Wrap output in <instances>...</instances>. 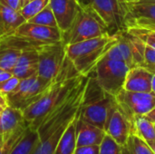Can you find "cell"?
Segmentation results:
<instances>
[{
	"label": "cell",
	"instance_id": "1",
	"mask_svg": "<svg viewBox=\"0 0 155 154\" xmlns=\"http://www.w3.org/2000/svg\"><path fill=\"white\" fill-rule=\"evenodd\" d=\"M83 77L67 57L62 70L52 80L41 98L23 111L25 120L29 123V127L36 131L44 119L68 97Z\"/></svg>",
	"mask_w": 155,
	"mask_h": 154
},
{
	"label": "cell",
	"instance_id": "2",
	"mask_svg": "<svg viewBox=\"0 0 155 154\" xmlns=\"http://www.w3.org/2000/svg\"><path fill=\"white\" fill-rule=\"evenodd\" d=\"M116 105L115 97L101 88L92 73L89 75L80 109V119L105 131Z\"/></svg>",
	"mask_w": 155,
	"mask_h": 154
},
{
	"label": "cell",
	"instance_id": "3",
	"mask_svg": "<svg viewBox=\"0 0 155 154\" xmlns=\"http://www.w3.org/2000/svg\"><path fill=\"white\" fill-rule=\"evenodd\" d=\"M116 36L105 34L79 43L65 44L67 57L79 74L89 76L108 50L116 43Z\"/></svg>",
	"mask_w": 155,
	"mask_h": 154
},
{
	"label": "cell",
	"instance_id": "4",
	"mask_svg": "<svg viewBox=\"0 0 155 154\" xmlns=\"http://www.w3.org/2000/svg\"><path fill=\"white\" fill-rule=\"evenodd\" d=\"M129 70L130 66L124 59L115 43L98 63L93 74L101 88L115 96L124 89Z\"/></svg>",
	"mask_w": 155,
	"mask_h": 154
},
{
	"label": "cell",
	"instance_id": "5",
	"mask_svg": "<svg viewBox=\"0 0 155 154\" xmlns=\"http://www.w3.org/2000/svg\"><path fill=\"white\" fill-rule=\"evenodd\" d=\"M74 21L70 28L62 34L63 42L65 44H72L88 39L111 34L99 15L89 4H81Z\"/></svg>",
	"mask_w": 155,
	"mask_h": 154
},
{
	"label": "cell",
	"instance_id": "6",
	"mask_svg": "<svg viewBox=\"0 0 155 154\" xmlns=\"http://www.w3.org/2000/svg\"><path fill=\"white\" fill-rule=\"evenodd\" d=\"M51 82L38 75L20 80L16 87L6 94L8 105L23 112L41 98Z\"/></svg>",
	"mask_w": 155,
	"mask_h": 154
},
{
	"label": "cell",
	"instance_id": "7",
	"mask_svg": "<svg viewBox=\"0 0 155 154\" xmlns=\"http://www.w3.org/2000/svg\"><path fill=\"white\" fill-rule=\"evenodd\" d=\"M38 76L47 81L54 80L63 68L67 58L65 44L61 42L44 44L37 49Z\"/></svg>",
	"mask_w": 155,
	"mask_h": 154
},
{
	"label": "cell",
	"instance_id": "8",
	"mask_svg": "<svg viewBox=\"0 0 155 154\" xmlns=\"http://www.w3.org/2000/svg\"><path fill=\"white\" fill-rule=\"evenodd\" d=\"M114 97L118 108L132 123L135 117L145 115L155 108V94L153 92L138 93L122 89Z\"/></svg>",
	"mask_w": 155,
	"mask_h": 154
},
{
	"label": "cell",
	"instance_id": "9",
	"mask_svg": "<svg viewBox=\"0 0 155 154\" xmlns=\"http://www.w3.org/2000/svg\"><path fill=\"white\" fill-rule=\"evenodd\" d=\"M89 5L105 24L111 34L125 28V0H89Z\"/></svg>",
	"mask_w": 155,
	"mask_h": 154
},
{
	"label": "cell",
	"instance_id": "10",
	"mask_svg": "<svg viewBox=\"0 0 155 154\" xmlns=\"http://www.w3.org/2000/svg\"><path fill=\"white\" fill-rule=\"evenodd\" d=\"M114 35L117 39L116 46L130 68L143 66L146 44L126 28L119 31Z\"/></svg>",
	"mask_w": 155,
	"mask_h": 154
},
{
	"label": "cell",
	"instance_id": "11",
	"mask_svg": "<svg viewBox=\"0 0 155 154\" xmlns=\"http://www.w3.org/2000/svg\"><path fill=\"white\" fill-rule=\"evenodd\" d=\"M130 26L155 31V4L126 1L125 27Z\"/></svg>",
	"mask_w": 155,
	"mask_h": 154
},
{
	"label": "cell",
	"instance_id": "12",
	"mask_svg": "<svg viewBox=\"0 0 155 154\" xmlns=\"http://www.w3.org/2000/svg\"><path fill=\"white\" fill-rule=\"evenodd\" d=\"M11 34L25 36L44 44L63 41L62 32L58 27L45 26L37 24L25 22L20 25Z\"/></svg>",
	"mask_w": 155,
	"mask_h": 154
},
{
	"label": "cell",
	"instance_id": "13",
	"mask_svg": "<svg viewBox=\"0 0 155 154\" xmlns=\"http://www.w3.org/2000/svg\"><path fill=\"white\" fill-rule=\"evenodd\" d=\"M49 5L62 34L70 28L82 5L79 0H49Z\"/></svg>",
	"mask_w": 155,
	"mask_h": 154
},
{
	"label": "cell",
	"instance_id": "14",
	"mask_svg": "<svg viewBox=\"0 0 155 154\" xmlns=\"http://www.w3.org/2000/svg\"><path fill=\"white\" fill-rule=\"evenodd\" d=\"M105 132L122 146L126 144L130 135L133 133L132 123L117 105L112 113Z\"/></svg>",
	"mask_w": 155,
	"mask_h": 154
},
{
	"label": "cell",
	"instance_id": "15",
	"mask_svg": "<svg viewBox=\"0 0 155 154\" xmlns=\"http://www.w3.org/2000/svg\"><path fill=\"white\" fill-rule=\"evenodd\" d=\"M0 126L4 143L17 131L28 128L29 123L25 120L21 110L7 106L0 114Z\"/></svg>",
	"mask_w": 155,
	"mask_h": 154
},
{
	"label": "cell",
	"instance_id": "16",
	"mask_svg": "<svg viewBox=\"0 0 155 154\" xmlns=\"http://www.w3.org/2000/svg\"><path fill=\"white\" fill-rule=\"evenodd\" d=\"M153 74L143 66L130 68L124 84V89L130 92H152V80Z\"/></svg>",
	"mask_w": 155,
	"mask_h": 154
},
{
	"label": "cell",
	"instance_id": "17",
	"mask_svg": "<svg viewBox=\"0 0 155 154\" xmlns=\"http://www.w3.org/2000/svg\"><path fill=\"white\" fill-rule=\"evenodd\" d=\"M80 116V115H79ZM106 132L97 126L84 122L78 118L76 133V147L86 145H100Z\"/></svg>",
	"mask_w": 155,
	"mask_h": 154
},
{
	"label": "cell",
	"instance_id": "18",
	"mask_svg": "<svg viewBox=\"0 0 155 154\" xmlns=\"http://www.w3.org/2000/svg\"><path fill=\"white\" fill-rule=\"evenodd\" d=\"M25 22V19L19 11L0 5V39L11 34Z\"/></svg>",
	"mask_w": 155,
	"mask_h": 154
},
{
	"label": "cell",
	"instance_id": "19",
	"mask_svg": "<svg viewBox=\"0 0 155 154\" xmlns=\"http://www.w3.org/2000/svg\"><path fill=\"white\" fill-rule=\"evenodd\" d=\"M80 115V112L77 116L70 123L64 134L59 141L54 154H74L76 149V133H77V122Z\"/></svg>",
	"mask_w": 155,
	"mask_h": 154
},
{
	"label": "cell",
	"instance_id": "20",
	"mask_svg": "<svg viewBox=\"0 0 155 154\" xmlns=\"http://www.w3.org/2000/svg\"><path fill=\"white\" fill-rule=\"evenodd\" d=\"M42 44H44V43L35 41L25 36H19L15 34H9L0 39V48L7 47L17 49L20 51L37 49Z\"/></svg>",
	"mask_w": 155,
	"mask_h": 154
},
{
	"label": "cell",
	"instance_id": "21",
	"mask_svg": "<svg viewBox=\"0 0 155 154\" xmlns=\"http://www.w3.org/2000/svg\"><path fill=\"white\" fill-rule=\"evenodd\" d=\"M132 125L133 133L138 135L146 143L155 141V124L145 115L135 117Z\"/></svg>",
	"mask_w": 155,
	"mask_h": 154
},
{
	"label": "cell",
	"instance_id": "22",
	"mask_svg": "<svg viewBox=\"0 0 155 154\" xmlns=\"http://www.w3.org/2000/svg\"><path fill=\"white\" fill-rule=\"evenodd\" d=\"M39 143L40 139L37 132L29 127L24 137L20 140L10 154H34Z\"/></svg>",
	"mask_w": 155,
	"mask_h": 154
},
{
	"label": "cell",
	"instance_id": "23",
	"mask_svg": "<svg viewBox=\"0 0 155 154\" xmlns=\"http://www.w3.org/2000/svg\"><path fill=\"white\" fill-rule=\"evenodd\" d=\"M122 154H154L150 145L138 135L132 133L123 146Z\"/></svg>",
	"mask_w": 155,
	"mask_h": 154
},
{
	"label": "cell",
	"instance_id": "24",
	"mask_svg": "<svg viewBox=\"0 0 155 154\" xmlns=\"http://www.w3.org/2000/svg\"><path fill=\"white\" fill-rule=\"evenodd\" d=\"M22 51L14 48H0V68L12 73Z\"/></svg>",
	"mask_w": 155,
	"mask_h": 154
},
{
	"label": "cell",
	"instance_id": "25",
	"mask_svg": "<svg viewBox=\"0 0 155 154\" xmlns=\"http://www.w3.org/2000/svg\"><path fill=\"white\" fill-rule=\"evenodd\" d=\"M26 22L37 24V25H45V26L58 27L55 16H54L53 10L49 4L41 12H39L37 15H35V16L30 18Z\"/></svg>",
	"mask_w": 155,
	"mask_h": 154
},
{
	"label": "cell",
	"instance_id": "26",
	"mask_svg": "<svg viewBox=\"0 0 155 154\" xmlns=\"http://www.w3.org/2000/svg\"><path fill=\"white\" fill-rule=\"evenodd\" d=\"M49 0H30L25 6H23L19 12L25 21L29 20L39 12H41L47 5Z\"/></svg>",
	"mask_w": 155,
	"mask_h": 154
},
{
	"label": "cell",
	"instance_id": "27",
	"mask_svg": "<svg viewBox=\"0 0 155 154\" xmlns=\"http://www.w3.org/2000/svg\"><path fill=\"white\" fill-rule=\"evenodd\" d=\"M125 28L131 34L140 38L146 45H149L155 49V31L136 26H130Z\"/></svg>",
	"mask_w": 155,
	"mask_h": 154
},
{
	"label": "cell",
	"instance_id": "28",
	"mask_svg": "<svg viewBox=\"0 0 155 154\" xmlns=\"http://www.w3.org/2000/svg\"><path fill=\"white\" fill-rule=\"evenodd\" d=\"M99 147V154H122L123 151V146L117 143L116 141L107 133Z\"/></svg>",
	"mask_w": 155,
	"mask_h": 154
},
{
	"label": "cell",
	"instance_id": "29",
	"mask_svg": "<svg viewBox=\"0 0 155 154\" xmlns=\"http://www.w3.org/2000/svg\"><path fill=\"white\" fill-rule=\"evenodd\" d=\"M28 128L17 131L10 138L5 141L4 143H0V154H10V152L14 150V148L16 146V144L20 142V140L24 137Z\"/></svg>",
	"mask_w": 155,
	"mask_h": 154
},
{
	"label": "cell",
	"instance_id": "30",
	"mask_svg": "<svg viewBox=\"0 0 155 154\" xmlns=\"http://www.w3.org/2000/svg\"><path fill=\"white\" fill-rule=\"evenodd\" d=\"M15 66H38V54L36 49L22 51Z\"/></svg>",
	"mask_w": 155,
	"mask_h": 154
},
{
	"label": "cell",
	"instance_id": "31",
	"mask_svg": "<svg viewBox=\"0 0 155 154\" xmlns=\"http://www.w3.org/2000/svg\"><path fill=\"white\" fill-rule=\"evenodd\" d=\"M12 74L20 80L30 78L38 75V66H15Z\"/></svg>",
	"mask_w": 155,
	"mask_h": 154
},
{
	"label": "cell",
	"instance_id": "32",
	"mask_svg": "<svg viewBox=\"0 0 155 154\" xmlns=\"http://www.w3.org/2000/svg\"><path fill=\"white\" fill-rule=\"evenodd\" d=\"M143 67L155 74V49L149 45L145 46Z\"/></svg>",
	"mask_w": 155,
	"mask_h": 154
},
{
	"label": "cell",
	"instance_id": "33",
	"mask_svg": "<svg viewBox=\"0 0 155 154\" xmlns=\"http://www.w3.org/2000/svg\"><path fill=\"white\" fill-rule=\"evenodd\" d=\"M20 82V79H18L15 76H12L5 81L0 82V93H4V94H8L9 93H11L18 84V83Z\"/></svg>",
	"mask_w": 155,
	"mask_h": 154
},
{
	"label": "cell",
	"instance_id": "34",
	"mask_svg": "<svg viewBox=\"0 0 155 154\" xmlns=\"http://www.w3.org/2000/svg\"><path fill=\"white\" fill-rule=\"evenodd\" d=\"M99 145H86L76 147L74 154H99Z\"/></svg>",
	"mask_w": 155,
	"mask_h": 154
},
{
	"label": "cell",
	"instance_id": "35",
	"mask_svg": "<svg viewBox=\"0 0 155 154\" xmlns=\"http://www.w3.org/2000/svg\"><path fill=\"white\" fill-rule=\"evenodd\" d=\"M0 5L14 9L15 11H19L21 8L20 0H0Z\"/></svg>",
	"mask_w": 155,
	"mask_h": 154
},
{
	"label": "cell",
	"instance_id": "36",
	"mask_svg": "<svg viewBox=\"0 0 155 154\" xmlns=\"http://www.w3.org/2000/svg\"><path fill=\"white\" fill-rule=\"evenodd\" d=\"M9 106L8 105V102H7V98H6V95L0 93V114L4 112V110Z\"/></svg>",
	"mask_w": 155,
	"mask_h": 154
},
{
	"label": "cell",
	"instance_id": "37",
	"mask_svg": "<svg viewBox=\"0 0 155 154\" xmlns=\"http://www.w3.org/2000/svg\"><path fill=\"white\" fill-rule=\"evenodd\" d=\"M12 76H13V74H12L11 72L0 68V82L5 81V80L10 78V77H12Z\"/></svg>",
	"mask_w": 155,
	"mask_h": 154
},
{
	"label": "cell",
	"instance_id": "38",
	"mask_svg": "<svg viewBox=\"0 0 155 154\" xmlns=\"http://www.w3.org/2000/svg\"><path fill=\"white\" fill-rule=\"evenodd\" d=\"M145 116L155 124V108H153V110H151L148 113H146Z\"/></svg>",
	"mask_w": 155,
	"mask_h": 154
},
{
	"label": "cell",
	"instance_id": "39",
	"mask_svg": "<svg viewBox=\"0 0 155 154\" xmlns=\"http://www.w3.org/2000/svg\"><path fill=\"white\" fill-rule=\"evenodd\" d=\"M152 92L155 94V74H153V80H152Z\"/></svg>",
	"mask_w": 155,
	"mask_h": 154
},
{
	"label": "cell",
	"instance_id": "40",
	"mask_svg": "<svg viewBox=\"0 0 155 154\" xmlns=\"http://www.w3.org/2000/svg\"><path fill=\"white\" fill-rule=\"evenodd\" d=\"M135 2H140V3H152V4H155V0H136Z\"/></svg>",
	"mask_w": 155,
	"mask_h": 154
},
{
	"label": "cell",
	"instance_id": "41",
	"mask_svg": "<svg viewBox=\"0 0 155 154\" xmlns=\"http://www.w3.org/2000/svg\"><path fill=\"white\" fill-rule=\"evenodd\" d=\"M147 143L150 145V147L152 148L153 152L155 154V141H153V142H150V143Z\"/></svg>",
	"mask_w": 155,
	"mask_h": 154
},
{
	"label": "cell",
	"instance_id": "42",
	"mask_svg": "<svg viewBox=\"0 0 155 154\" xmlns=\"http://www.w3.org/2000/svg\"><path fill=\"white\" fill-rule=\"evenodd\" d=\"M30 0H20V5H21V8L23 7V6H25L28 2H29ZM20 8V9H21Z\"/></svg>",
	"mask_w": 155,
	"mask_h": 154
},
{
	"label": "cell",
	"instance_id": "43",
	"mask_svg": "<svg viewBox=\"0 0 155 154\" xmlns=\"http://www.w3.org/2000/svg\"><path fill=\"white\" fill-rule=\"evenodd\" d=\"M79 2H80L81 4H84V5L89 4V0H79Z\"/></svg>",
	"mask_w": 155,
	"mask_h": 154
},
{
	"label": "cell",
	"instance_id": "44",
	"mask_svg": "<svg viewBox=\"0 0 155 154\" xmlns=\"http://www.w3.org/2000/svg\"><path fill=\"white\" fill-rule=\"evenodd\" d=\"M0 143H3V137H2V133H1V126H0Z\"/></svg>",
	"mask_w": 155,
	"mask_h": 154
},
{
	"label": "cell",
	"instance_id": "45",
	"mask_svg": "<svg viewBox=\"0 0 155 154\" xmlns=\"http://www.w3.org/2000/svg\"><path fill=\"white\" fill-rule=\"evenodd\" d=\"M125 1H127V2H135L136 0H125Z\"/></svg>",
	"mask_w": 155,
	"mask_h": 154
}]
</instances>
